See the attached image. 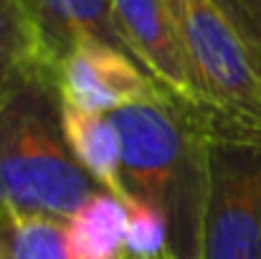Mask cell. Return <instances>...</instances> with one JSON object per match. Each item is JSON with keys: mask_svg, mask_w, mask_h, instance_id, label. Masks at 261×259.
<instances>
[{"mask_svg": "<svg viewBox=\"0 0 261 259\" xmlns=\"http://www.w3.org/2000/svg\"><path fill=\"white\" fill-rule=\"evenodd\" d=\"M109 117L122 145L124 201H140L163 216L170 259H203L208 114L168 91L114 109Z\"/></svg>", "mask_w": 261, "mask_h": 259, "instance_id": "6da1fadb", "label": "cell"}, {"mask_svg": "<svg viewBox=\"0 0 261 259\" xmlns=\"http://www.w3.org/2000/svg\"><path fill=\"white\" fill-rule=\"evenodd\" d=\"M101 191L66 140L56 74L0 99V208L69 221Z\"/></svg>", "mask_w": 261, "mask_h": 259, "instance_id": "7a4b0ae2", "label": "cell"}, {"mask_svg": "<svg viewBox=\"0 0 261 259\" xmlns=\"http://www.w3.org/2000/svg\"><path fill=\"white\" fill-rule=\"evenodd\" d=\"M190 66L195 107L211 120L261 135V77L211 0H170Z\"/></svg>", "mask_w": 261, "mask_h": 259, "instance_id": "3957f363", "label": "cell"}, {"mask_svg": "<svg viewBox=\"0 0 261 259\" xmlns=\"http://www.w3.org/2000/svg\"><path fill=\"white\" fill-rule=\"evenodd\" d=\"M203 259H261V135L216 120L208 140Z\"/></svg>", "mask_w": 261, "mask_h": 259, "instance_id": "277c9868", "label": "cell"}, {"mask_svg": "<svg viewBox=\"0 0 261 259\" xmlns=\"http://www.w3.org/2000/svg\"><path fill=\"white\" fill-rule=\"evenodd\" d=\"M59 89L66 104L94 114L168 94L137 61L91 38L59 66Z\"/></svg>", "mask_w": 261, "mask_h": 259, "instance_id": "5b68a950", "label": "cell"}, {"mask_svg": "<svg viewBox=\"0 0 261 259\" xmlns=\"http://www.w3.org/2000/svg\"><path fill=\"white\" fill-rule=\"evenodd\" d=\"M114 20L152 79L170 94L195 104L190 66L170 0H112Z\"/></svg>", "mask_w": 261, "mask_h": 259, "instance_id": "8992f818", "label": "cell"}, {"mask_svg": "<svg viewBox=\"0 0 261 259\" xmlns=\"http://www.w3.org/2000/svg\"><path fill=\"white\" fill-rule=\"evenodd\" d=\"M20 3L36 31L41 56L56 74L59 66L89 38L101 41L140 64V59L135 56V51L129 49L114 20L112 0H20Z\"/></svg>", "mask_w": 261, "mask_h": 259, "instance_id": "52a82bcc", "label": "cell"}, {"mask_svg": "<svg viewBox=\"0 0 261 259\" xmlns=\"http://www.w3.org/2000/svg\"><path fill=\"white\" fill-rule=\"evenodd\" d=\"M64 132L76 160L91 173V178L124 201L122 178H119L122 145L112 117L84 112L64 102Z\"/></svg>", "mask_w": 261, "mask_h": 259, "instance_id": "ba28073f", "label": "cell"}, {"mask_svg": "<svg viewBox=\"0 0 261 259\" xmlns=\"http://www.w3.org/2000/svg\"><path fill=\"white\" fill-rule=\"evenodd\" d=\"M127 237V203L112 191L91 196L66 221L69 259H119Z\"/></svg>", "mask_w": 261, "mask_h": 259, "instance_id": "9c48e42d", "label": "cell"}, {"mask_svg": "<svg viewBox=\"0 0 261 259\" xmlns=\"http://www.w3.org/2000/svg\"><path fill=\"white\" fill-rule=\"evenodd\" d=\"M48 74L56 72L41 56V46L23 3L0 0V99Z\"/></svg>", "mask_w": 261, "mask_h": 259, "instance_id": "30bf717a", "label": "cell"}, {"mask_svg": "<svg viewBox=\"0 0 261 259\" xmlns=\"http://www.w3.org/2000/svg\"><path fill=\"white\" fill-rule=\"evenodd\" d=\"M0 259H69L66 221L0 208Z\"/></svg>", "mask_w": 261, "mask_h": 259, "instance_id": "8fae6325", "label": "cell"}, {"mask_svg": "<svg viewBox=\"0 0 261 259\" xmlns=\"http://www.w3.org/2000/svg\"><path fill=\"white\" fill-rule=\"evenodd\" d=\"M127 237L124 252L135 259H170L168 257V231L163 216L140 203L127 198Z\"/></svg>", "mask_w": 261, "mask_h": 259, "instance_id": "7c38bea8", "label": "cell"}, {"mask_svg": "<svg viewBox=\"0 0 261 259\" xmlns=\"http://www.w3.org/2000/svg\"><path fill=\"white\" fill-rule=\"evenodd\" d=\"M223 20L241 38L261 77V0H211Z\"/></svg>", "mask_w": 261, "mask_h": 259, "instance_id": "4fadbf2b", "label": "cell"}]
</instances>
